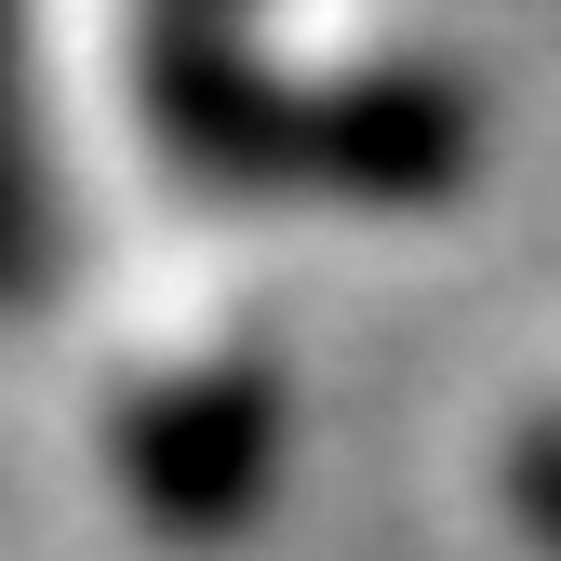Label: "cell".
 Wrapping results in <instances>:
<instances>
[{
  "mask_svg": "<svg viewBox=\"0 0 561 561\" xmlns=\"http://www.w3.org/2000/svg\"><path fill=\"white\" fill-rule=\"evenodd\" d=\"M495 495H508L522 548H535V561H561V401L508 428V455H495Z\"/></svg>",
  "mask_w": 561,
  "mask_h": 561,
  "instance_id": "obj_4",
  "label": "cell"
},
{
  "mask_svg": "<svg viewBox=\"0 0 561 561\" xmlns=\"http://www.w3.org/2000/svg\"><path fill=\"white\" fill-rule=\"evenodd\" d=\"M161 27H201V41H228V27H241V0H161Z\"/></svg>",
  "mask_w": 561,
  "mask_h": 561,
  "instance_id": "obj_5",
  "label": "cell"
},
{
  "mask_svg": "<svg viewBox=\"0 0 561 561\" xmlns=\"http://www.w3.org/2000/svg\"><path fill=\"white\" fill-rule=\"evenodd\" d=\"M161 134L228 187L295 201H455L481 161V94L442 67H267L241 27H148Z\"/></svg>",
  "mask_w": 561,
  "mask_h": 561,
  "instance_id": "obj_1",
  "label": "cell"
},
{
  "mask_svg": "<svg viewBox=\"0 0 561 561\" xmlns=\"http://www.w3.org/2000/svg\"><path fill=\"white\" fill-rule=\"evenodd\" d=\"M280 362L267 347H215L187 375H148L121 414H107V468H121V508L174 535V548H215L267 508L280 481Z\"/></svg>",
  "mask_w": 561,
  "mask_h": 561,
  "instance_id": "obj_2",
  "label": "cell"
},
{
  "mask_svg": "<svg viewBox=\"0 0 561 561\" xmlns=\"http://www.w3.org/2000/svg\"><path fill=\"white\" fill-rule=\"evenodd\" d=\"M54 267V148H41V0H0V308Z\"/></svg>",
  "mask_w": 561,
  "mask_h": 561,
  "instance_id": "obj_3",
  "label": "cell"
}]
</instances>
